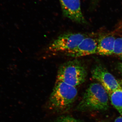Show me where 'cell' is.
<instances>
[{
	"label": "cell",
	"mask_w": 122,
	"mask_h": 122,
	"mask_svg": "<svg viewBox=\"0 0 122 122\" xmlns=\"http://www.w3.org/2000/svg\"><path fill=\"white\" fill-rule=\"evenodd\" d=\"M86 37L85 34L81 33L63 34L50 44L48 50L53 53L68 52L76 48Z\"/></svg>",
	"instance_id": "4"
},
{
	"label": "cell",
	"mask_w": 122,
	"mask_h": 122,
	"mask_svg": "<svg viewBox=\"0 0 122 122\" xmlns=\"http://www.w3.org/2000/svg\"><path fill=\"white\" fill-rule=\"evenodd\" d=\"M77 95L76 87L63 82L56 81L50 96L49 106L57 112L67 111L74 103Z\"/></svg>",
	"instance_id": "2"
},
{
	"label": "cell",
	"mask_w": 122,
	"mask_h": 122,
	"mask_svg": "<svg viewBox=\"0 0 122 122\" xmlns=\"http://www.w3.org/2000/svg\"><path fill=\"white\" fill-rule=\"evenodd\" d=\"M113 54L122 57V38H116L114 45Z\"/></svg>",
	"instance_id": "10"
},
{
	"label": "cell",
	"mask_w": 122,
	"mask_h": 122,
	"mask_svg": "<svg viewBox=\"0 0 122 122\" xmlns=\"http://www.w3.org/2000/svg\"><path fill=\"white\" fill-rule=\"evenodd\" d=\"M97 42L95 39L86 37L73 50L66 53L68 56L80 57L97 54Z\"/></svg>",
	"instance_id": "7"
},
{
	"label": "cell",
	"mask_w": 122,
	"mask_h": 122,
	"mask_svg": "<svg viewBox=\"0 0 122 122\" xmlns=\"http://www.w3.org/2000/svg\"><path fill=\"white\" fill-rule=\"evenodd\" d=\"M109 98L104 87L100 83L94 82L86 90L76 109L81 112L106 111L109 108Z\"/></svg>",
	"instance_id": "1"
},
{
	"label": "cell",
	"mask_w": 122,
	"mask_h": 122,
	"mask_svg": "<svg viewBox=\"0 0 122 122\" xmlns=\"http://www.w3.org/2000/svg\"><path fill=\"white\" fill-rule=\"evenodd\" d=\"M91 75L92 78L104 87L109 96L113 92L122 88L115 77L102 66H95L92 71Z\"/></svg>",
	"instance_id": "5"
},
{
	"label": "cell",
	"mask_w": 122,
	"mask_h": 122,
	"mask_svg": "<svg viewBox=\"0 0 122 122\" xmlns=\"http://www.w3.org/2000/svg\"><path fill=\"white\" fill-rule=\"evenodd\" d=\"M109 97L112 105L122 116V89H118L112 92Z\"/></svg>",
	"instance_id": "9"
},
{
	"label": "cell",
	"mask_w": 122,
	"mask_h": 122,
	"mask_svg": "<svg viewBox=\"0 0 122 122\" xmlns=\"http://www.w3.org/2000/svg\"><path fill=\"white\" fill-rule=\"evenodd\" d=\"M55 122H81L74 118L66 116H62L58 118Z\"/></svg>",
	"instance_id": "11"
},
{
	"label": "cell",
	"mask_w": 122,
	"mask_h": 122,
	"mask_svg": "<svg viewBox=\"0 0 122 122\" xmlns=\"http://www.w3.org/2000/svg\"><path fill=\"white\" fill-rule=\"evenodd\" d=\"M116 38L112 35L102 36L97 41V54L102 56L113 54L114 45Z\"/></svg>",
	"instance_id": "8"
},
{
	"label": "cell",
	"mask_w": 122,
	"mask_h": 122,
	"mask_svg": "<svg viewBox=\"0 0 122 122\" xmlns=\"http://www.w3.org/2000/svg\"><path fill=\"white\" fill-rule=\"evenodd\" d=\"M113 122H122V116H121L116 118Z\"/></svg>",
	"instance_id": "12"
},
{
	"label": "cell",
	"mask_w": 122,
	"mask_h": 122,
	"mask_svg": "<svg viewBox=\"0 0 122 122\" xmlns=\"http://www.w3.org/2000/svg\"><path fill=\"white\" fill-rule=\"evenodd\" d=\"M59 1L65 16L78 24L86 23L81 10L80 0H59Z\"/></svg>",
	"instance_id": "6"
},
{
	"label": "cell",
	"mask_w": 122,
	"mask_h": 122,
	"mask_svg": "<svg viewBox=\"0 0 122 122\" xmlns=\"http://www.w3.org/2000/svg\"><path fill=\"white\" fill-rule=\"evenodd\" d=\"M117 68L119 72L122 74V62L119 63Z\"/></svg>",
	"instance_id": "13"
},
{
	"label": "cell",
	"mask_w": 122,
	"mask_h": 122,
	"mask_svg": "<svg viewBox=\"0 0 122 122\" xmlns=\"http://www.w3.org/2000/svg\"><path fill=\"white\" fill-rule=\"evenodd\" d=\"M87 71L83 63L81 61L74 59L60 66L57 73L56 81L76 87L85 81Z\"/></svg>",
	"instance_id": "3"
}]
</instances>
